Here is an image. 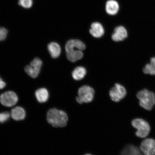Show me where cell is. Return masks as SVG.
I'll return each mask as SVG.
<instances>
[{"label":"cell","instance_id":"obj_14","mask_svg":"<svg viewBox=\"0 0 155 155\" xmlns=\"http://www.w3.org/2000/svg\"><path fill=\"white\" fill-rule=\"evenodd\" d=\"M120 155H144L137 147L129 144L126 146L121 151Z\"/></svg>","mask_w":155,"mask_h":155},{"label":"cell","instance_id":"obj_4","mask_svg":"<svg viewBox=\"0 0 155 155\" xmlns=\"http://www.w3.org/2000/svg\"><path fill=\"white\" fill-rule=\"evenodd\" d=\"M132 125L137 129L136 135L140 138H144L148 136L150 133V125L144 119L137 118L134 119L131 122Z\"/></svg>","mask_w":155,"mask_h":155},{"label":"cell","instance_id":"obj_19","mask_svg":"<svg viewBox=\"0 0 155 155\" xmlns=\"http://www.w3.org/2000/svg\"><path fill=\"white\" fill-rule=\"evenodd\" d=\"M18 3L24 8H29L32 7V0H19Z\"/></svg>","mask_w":155,"mask_h":155},{"label":"cell","instance_id":"obj_23","mask_svg":"<svg viewBox=\"0 0 155 155\" xmlns=\"http://www.w3.org/2000/svg\"><path fill=\"white\" fill-rule=\"evenodd\" d=\"M84 155H92L90 154H85Z\"/></svg>","mask_w":155,"mask_h":155},{"label":"cell","instance_id":"obj_3","mask_svg":"<svg viewBox=\"0 0 155 155\" xmlns=\"http://www.w3.org/2000/svg\"><path fill=\"white\" fill-rule=\"evenodd\" d=\"M137 96L141 107L148 111L152 109L155 105V94L153 92L144 89L137 93Z\"/></svg>","mask_w":155,"mask_h":155},{"label":"cell","instance_id":"obj_18","mask_svg":"<svg viewBox=\"0 0 155 155\" xmlns=\"http://www.w3.org/2000/svg\"><path fill=\"white\" fill-rule=\"evenodd\" d=\"M143 71L145 74L155 75V57L151 58L150 63L145 65Z\"/></svg>","mask_w":155,"mask_h":155},{"label":"cell","instance_id":"obj_22","mask_svg":"<svg viewBox=\"0 0 155 155\" xmlns=\"http://www.w3.org/2000/svg\"><path fill=\"white\" fill-rule=\"evenodd\" d=\"M6 83L3 81L1 78L0 77V90L5 88L6 86Z\"/></svg>","mask_w":155,"mask_h":155},{"label":"cell","instance_id":"obj_8","mask_svg":"<svg viewBox=\"0 0 155 155\" xmlns=\"http://www.w3.org/2000/svg\"><path fill=\"white\" fill-rule=\"evenodd\" d=\"M18 101V97L15 92L8 91L0 96V102L3 105L7 107L14 106Z\"/></svg>","mask_w":155,"mask_h":155},{"label":"cell","instance_id":"obj_2","mask_svg":"<svg viewBox=\"0 0 155 155\" xmlns=\"http://www.w3.org/2000/svg\"><path fill=\"white\" fill-rule=\"evenodd\" d=\"M47 120L48 123L53 127H62L66 126L68 117L65 112L53 108L48 110Z\"/></svg>","mask_w":155,"mask_h":155},{"label":"cell","instance_id":"obj_9","mask_svg":"<svg viewBox=\"0 0 155 155\" xmlns=\"http://www.w3.org/2000/svg\"><path fill=\"white\" fill-rule=\"evenodd\" d=\"M140 149L144 155H155V140L152 138L145 139L141 143Z\"/></svg>","mask_w":155,"mask_h":155},{"label":"cell","instance_id":"obj_10","mask_svg":"<svg viewBox=\"0 0 155 155\" xmlns=\"http://www.w3.org/2000/svg\"><path fill=\"white\" fill-rule=\"evenodd\" d=\"M127 32L126 29L123 26L116 27L112 35V40L115 42L122 41L127 38Z\"/></svg>","mask_w":155,"mask_h":155},{"label":"cell","instance_id":"obj_16","mask_svg":"<svg viewBox=\"0 0 155 155\" xmlns=\"http://www.w3.org/2000/svg\"><path fill=\"white\" fill-rule=\"evenodd\" d=\"M37 100L40 103H44L47 101L49 97V94L47 89L45 88L38 89L35 92Z\"/></svg>","mask_w":155,"mask_h":155},{"label":"cell","instance_id":"obj_12","mask_svg":"<svg viewBox=\"0 0 155 155\" xmlns=\"http://www.w3.org/2000/svg\"><path fill=\"white\" fill-rule=\"evenodd\" d=\"M90 33L95 38H100L104 35V32L103 26L101 23L94 22L92 23L90 30Z\"/></svg>","mask_w":155,"mask_h":155},{"label":"cell","instance_id":"obj_15","mask_svg":"<svg viewBox=\"0 0 155 155\" xmlns=\"http://www.w3.org/2000/svg\"><path fill=\"white\" fill-rule=\"evenodd\" d=\"M48 48L52 58L55 59L59 57L61 54V49L60 45L55 42H52L48 44Z\"/></svg>","mask_w":155,"mask_h":155},{"label":"cell","instance_id":"obj_5","mask_svg":"<svg viewBox=\"0 0 155 155\" xmlns=\"http://www.w3.org/2000/svg\"><path fill=\"white\" fill-rule=\"evenodd\" d=\"M94 89L88 86H84L79 88L78 96L76 98L77 102L79 104L88 103L91 102L94 97Z\"/></svg>","mask_w":155,"mask_h":155},{"label":"cell","instance_id":"obj_6","mask_svg":"<svg viewBox=\"0 0 155 155\" xmlns=\"http://www.w3.org/2000/svg\"><path fill=\"white\" fill-rule=\"evenodd\" d=\"M42 62L39 58H36L31 62L30 65L26 66L25 70L28 74L32 78H35L39 74Z\"/></svg>","mask_w":155,"mask_h":155},{"label":"cell","instance_id":"obj_13","mask_svg":"<svg viewBox=\"0 0 155 155\" xmlns=\"http://www.w3.org/2000/svg\"><path fill=\"white\" fill-rule=\"evenodd\" d=\"M11 115L12 119L16 121L24 120L26 117V114L25 110L21 107H16L11 110Z\"/></svg>","mask_w":155,"mask_h":155},{"label":"cell","instance_id":"obj_7","mask_svg":"<svg viewBox=\"0 0 155 155\" xmlns=\"http://www.w3.org/2000/svg\"><path fill=\"white\" fill-rule=\"evenodd\" d=\"M127 95V91L121 85L116 83L115 86L110 90V96L112 101L118 102L125 97Z\"/></svg>","mask_w":155,"mask_h":155},{"label":"cell","instance_id":"obj_11","mask_svg":"<svg viewBox=\"0 0 155 155\" xmlns=\"http://www.w3.org/2000/svg\"><path fill=\"white\" fill-rule=\"evenodd\" d=\"M105 9L106 12L108 15H115L119 10V4L116 0H108L106 3Z\"/></svg>","mask_w":155,"mask_h":155},{"label":"cell","instance_id":"obj_20","mask_svg":"<svg viewBox=\"0 0 155 155\" xmlns=\"http://www.w3.org/2000/svg\"><path fill=\"white\" fill-rule=\"evenodd\" d=\"M10 117V114L8 112L0 113V123H3L8 121Z\"/></svg>","mask_w":155,"mask_h":155},{"label":"cell","instance_id":"obj_17","mask_svg":"<svg viewBox=\"0 0 155 155\" xmlns=\"http://www.w3.org/2000/svg\"><path fill=\"white\" fill-rule=\"evenodd\" d=\"M86 73V69L84 67H78L74 70L72 73V76L74 80L80 81L84 78Z\"/></svg>","mask_w":155,"mask_h":155},{"label":"cell","instance_id":"obj_21","mask_svg":"<svg viewBox=\"0 0 155 155\" xmlns=\"http://www.w3.org/2000/svg\"><path fill=\"white\" fill-rule=\"evenodd\" d=\"M8 34L6 29L4 28H0V41L5 40Z\"/></svg>","mask_w":155,"mask_h":155},{"label":"cell","instance_id":"obj_1","mask_svg":"<svg viewBox=\"0 0 155 155\" xmlns=\"http://www.w3.org/2000/svg\"><path fill=\"white\" fill-rule=\"evenodd\" d=\"M86 48V45L81 41L71 40L66 44L65 49L68 59L74 62L80 60L83 57L82 51Z\"/></svg>","mask_w":155,"mask_h":155}]
</instances>
